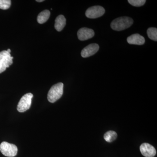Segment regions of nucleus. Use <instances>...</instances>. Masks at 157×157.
Masks as SVG:
<instances>
[{
  "label": "nucleus",
  "mask_w": 157,
  "mask_h": 157,
  "mask_svg": "<svg viewBox=\"0 0 157 157\" xmlns=\"http://www.w3.org/2000/svg\"><path fill=\"white\" fill-rule=\"evenodd\" d=\"M147 36L150 39L157 41V29L156 28H150L147 30Z\"/></svg>",
  "instance_id": "4468645a"
},
{
  "label": "nucleus",
  "mask_w": 157,
  "mask_h": 157,
  "mask_svg": "<svg viewBox=\"0 0 157 157\" xmlns=\"http://www.w3.org/2000/svg\"><path fill=\"white\" fill-rule=\"evenodd\" d=\"M117 134L114 131H109L104 135V139L107 142H111L114 141L117 137Z\"/></svg>",
  "instance_id": "ddd939ff"
},
{
  "label": "nucleus",
  "mask_w": 157,
  "mask_h": 157,
  "mask_svg": "<svg viewBox=\"0 0 157 157\" xmlns=\"http://www.w3.org/2000/svg\"><path fill=\"white\" fill-rule=\"evenodd\" d=\"M63 86L62 82H59L52 86L48 91L47 97L49 102L54 103L61 98L63 93Z\"/></svg>",
  "instance_id": "f03ea898"
},
{
  "label": "nucleus",
  "mask_w": 157,
  "mask_h": 157,
  "mask_svg": "<svg viewBox=\"0 0 157 157\" xmlns=\"http://www.w3.org/2000/svg\"><path fill=\"white\" fill-rule=\"evenodd\" d=\"M44 0H37L36 2H44Z\"/></svg>",
  "instance_id": "f3484780"
},
{
  "label": "nucleus",
  "mask_w": 157,
  "mask_h": 157,
  "mask_svg": "<svg viewBox=\"0 0 157 157\" xmlns=\"http://www.w3.org/2000/svg\"><path fill=\"white\" fill-rule=\"evenodd\" d=\"M50 12L49 10H45L39 13L37 17V21L39 24L44 23L50 17Z\"/></svg>",
  "instance_id": "f8f14e48"
},
{
  "label": "nucleus",
  "mask_w": 157,
  "mask_h": 157,
  "mask_svg": "<svg viewBox=\"0 0 157 157\" xmlns=\"http://www.w3.org/2000/svg\"><path fill=\"white\" fill-rule=\"evenodd\" d=\"M13 57L7 51L4 50L0 52V73L6 71L13 63Z\"/></svg>",
  "instance_id": "7ed1b4c3"
},
{
  "label": "nucleus",
  "mask_w": 157,
  "mask_h": 157,
  "mask_svg": "<svg viewBox=\"0 0 157 157\" xmlns=\"http://www.w3.org/2000/svg\"><path fill=\"white\" fill-rule=\"evenodd\" d=\"M0 151L6 156L13 157L17 155V148L14 144L3 141L0 144Z\"/></svg>",
  "instance_id": "20e7f679"
},
{
  "label": "nucleus",
  "mask_w": 157,
  "mask_h": 157,
  "mask_svg": "<svg viewBox=\"0 0 157 157\" xmlns=\"http://www.w3.org/2000/svg\"><path fill=\"white\" fill-rule=\"evenodd\" d=\"M128 2L132 6L135 7H140L144 5L146 2L145 0H128Z\"/></svg>",
  "instance_id": "dca6fc26"
},
{
  "label": "nucleus",
  "mask_w": 157,
  "mask_h": 157,
  "mask_svg": "<svg viewBox=\"0 0 157 157\" xmlns=\"http://www.w3.org/2000/svg\"><path fill=\"white\" fill-rule=\"evenodd\" d=\"M94 32L92 29L82 28L78 30L77 36L79 40L85 41L91 39L94 36Z\"/></svg>",
  "instance_id": "1a4fd4ad"
},
{
  "label": "nucleus",
  "mask_w": 157,
  "mask_h": 157,
  "mask_svg": "<svg viewBox=\"0 0 157 157\" xmlns=\"http://www.w3.org/2000/svg\"><path fill=\"white\" fill-rule=\"evenodd\" d=\"M140 150L141 154L145 157H154L156 154L155 148L148 143H144L141 144Z\"/></svg>",
  "instance_id": "0eeeda50"
},
{
  "label": "nucleus",
  "mask_w": 157,
  "mask_h": 157,
  "mask_svg": "<svg viewBox=\"0 0 157 157\" xmlns=\"http://www.w3.org/2000/svg\"><path fill=\"white\" fill-rule=\"evenodd\" d=\"M99 49V46L98 44L96 43L90 44L82 50L81 56L83 58L92 56L97 53Z\"/></svg>",
  "instance_id": "6e6552de"
},
{
  "label": "nucleus",
  "mask_w": 157,
  "mask_h": 157,
  "mask_svg": "<svg viewBox=\"0 0 157 157\" xmlns=\"http://www.w3.org/2000/svg\"><path fill=\"white\" fill-rule=\"evenodd\" d=\"M11 5L10 0H0V9L7 10L10 8Z\"/></svg>",
  "instance_id": "2eb2a0df"
},
{
  "label": "nucleus",
  "mask_w": 157,
  "mask_h": 157,
  "mask_svg": "<svg viewBox=\"0 0 157 157\" xmlns=\"http://www.w3.org/2000/svg\"><path fill=\"white\" fill-rule=\"evenodd\" d=\"M33 95L29 93L24 95L20 100L17 106V110L19 112H24L30 108Z\"/></svg>",
  "instance_id": "39448f33"
},
{
  "label": "nucleus",
  "mask_w": 157,
  "mask_h": 157,
  "mask_svg": "<svg viewBox=\"0 0 157 157\" xmlns=\"http://www.w3.org/2000/svg\"><path fill=\"white\" fill-rule=\"evenodd\" d=\"M66 24V19L63 15H59L55 20V28L58 32L61 31Z\"/></svg>",
  "instance_id": "9b49d317"
},
{
  "label": "nucleus",
  "mask_w": 157,
  "mask_h": 157,
  "mask_svg": "<svg viewBox=\"0 0 157 157\" xmlns=\"http://www.w3.org/2000/svg\"><path fill=\"white\" fill-rule=\"evenodd\" d=\"M133 22V20L131 17L124 16L113 20L111 23L110 26L114 30L122 31L130 27Z\"/></svg>",
  "instance_id": "f257e3e1"
},
{
  "label": "nucleus",
  "mask_w": 157,
  "mask_h": 157,
  "mask_svg": "<svg viewBox=\"0 0 157 157\" xmlns=\"http://www.w3.org/2000/svg\"><path fill=\"white\" fill-rule=\"evenodd\" d=\"M127 42L130 44L142 45L145 43V39L138 34H133L127 38Z\"/></svg>",
  "instance_id": "9d476101"
},
{
  "label": "nucleus",
  "mask_w": 157,
  "mask_h": 157,
  "mask_svg": "<svg viewBox=\"0 0 157 157\" xmlns=\"http://www.w3.org/2000/svg\"><path fill=\"white\" fill-rule=\"evenodd\" d=\"M105 10L101 6H94L87 9L86 11V16L89 18L94 19L104 15Z\"/></svg>",
  "instance_id": "423d86ee"
},
{
  "label": "nucleus",
  "mask_w": 157,
  "mask_h": 157,
  "mask_svg": "<svg viewBox=\"0 0 157 157\" xmlns=\"http://www.w3.org/2000/svg\"><path fill=\"white\" fill-rule=\"evenodd\" d=\"M7 52H8L9 53H10V52H11V49H8V50H7Z\"/></svg>",
  "instance_id": "a211bd4d"
}]
</instances>
